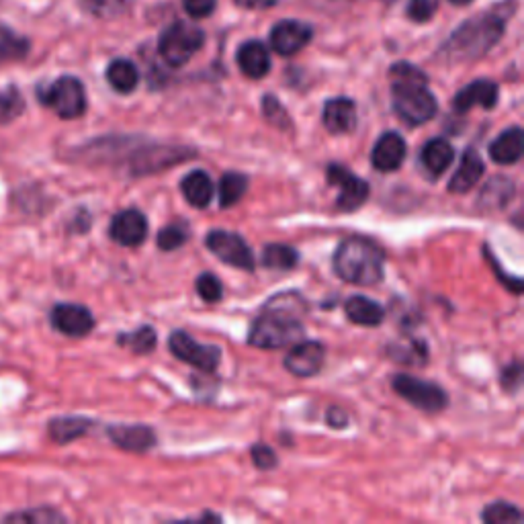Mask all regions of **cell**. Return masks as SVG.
<instances>
[{
	"instance_id": "obj_36",
	"label": "cell",
	"mask_w": 524,
	"mask_h": 524,
	"mask_svg": "<svg viewBox=\"0 0 524 524\" xmlns=\"http://www.w3.org/2000/svg\"><path fill=\"white\" fill-rule=\"evenodd\" d=\"M189 240V230L183 224H170L158 232V248L164 252H172L181 248Z\"/></svg>"
},
{
	"instance_id": "obj_3",
	"label": "cell",
	"mask_w": 524,
	"mask_h": 524,
	"mask_svg": "<svg viewBox=\"0 0 524 524\" xmlns=\"http://www.w3.org/2000/svg\"><path fill=\"white\" fill-rule=\"evenodd\" d=\"M391 105L396 115L412 127L424 125L439 113V103L428 89V78L412 64L391 66Z\"/></svg>"
},
{
	"instance_id": "obj_2",
	"label": "cell",
	"mask_w": 524,
	"mask_h": 524,
	"mask_svg": "<svg viewBox=\"0 0 524 524\" xmlns=\"http://www.w3.org/2000/svg\"><path fill=\"white\" fill-rule=\"evenodd\" d=\"M514 3H504L482 15L467 19L445 43L443 56L451 62H471L484 58L506 31V23L514 13Z\"/></svg>"
},
{
	"instance_id": "obj_47",
	"label": "cell",
	"mask_w": 524,
	"mask_h": 524,
	"mask_svg": "<svg viewBox=\"0 0 524 524\" xmlns=\"http://www.w3.org/2000/svg\"><path fill=\"white\" fill-rule=\"evenodd\" d=\"M451 3H453V5H457V7H465V5L473 3V0H451Z\"/></svg>"
},
{
	"instance_id": "obj_33",
	"label": "cell",
	"mask_w": 524,
	"mask_h": 524,
	"mask_svg": "<svg viewBox=\"0 0 524 524\" xmlns=\"http://www.w3.org/2000/svg\"><path fill=\"white\" fill-rule=\"evenodd\" d=\"M482 520L488 522V524H520L524 520V516L514 504L494 502L484 510Z\"/></svg>"
},
{
	"instance_id": "obj_27",
	"label": "cell",
	"mask_w": 524,
	"mask_h": 524,
	"mask_svg": "<svg viewBox=\"0 0 524 524\" xmlns=\"http://www.w3.org/2000/svg\"><path fill=\"white\" fill-rule=\"evenodd\" d=\"M107 82L113 91H117L119 95H129L138 89L140 84V72L136 68L134 62L129 60H113L107 68Z\"/></svg>"
},
{
	"instance_id": "obj_8",
	"label": "cell",
	"mask_w": 524,
	"mask_h": 524,
	"mask_svg": "<svg viewBox=\"0 0 524 524\" xmlns=\"http://www.w3.org/2000/svg\"><path fill=\"white\" fill-rule=\"evenodd\" d=\"M326 179L332 187L338 189V199H336V209L344 211V213H353L359 207L365 205L367 197H369V183L363 181L361 177L353 170H348L346 166L332 162L326 168Z\"/></svg>"
},
{
	"instance_id": "obj_4",
	"label": "cell",
	"mask_w": 524,
	"mask_h": 524,
	"mask_svg": "<svg viewBox=\"0 0 524 524\" xmlns=\"http://www.w3.org/2000/svg\"><path fill=\"white\" fill-rule=\"evenodd\" d=\"M332 267L334 273L346 283L373 287L383 279L385 252L369 238L351 236L338 244Z\"/></svg>"
},
{
	"instance_id": "obj_16",
	"label": "cell",
	"mask_w": 524,
	"mask_h": 524,
	"mask_svg": "<svg viewBox=\"0 0 524 524\" xmlns=\"http://www.w3.org/2000/svg\"><path fill=\"white\" fill-rule=\"evenodd\" d=\"M498 103V84L492 80H475L455 95L453 107L459 113H467L473 107H482V109H494Z\"/></svg>"
},
{
	"instance_id": "obj_11",
	"label": "cell",
	"mask_w": 524,
	"mask_h": 524,
	"mask_svg": "<svg viewBox=\"0 0 524 524\" xmlns=\"http://www.w3.org/2000/svg\"><path fill=\"white\" fill-rule=\"evenodd\" d=\"M52 326L68 338H84L95 330V316L80 303H58L50 312Z\"/></svg>"
},
{
	"instance_id": "obj_41",
	"label": "cell",
	"mask_w": 524,
	"mask_h": 524,
	"mask_svg": "<svg viewBox=\"0 0 524 524\" xmlns=\"http://www.w3.org/2000/svg\"><path fill=\"white\" fill-rule=\"evenodd\" d=\"M252 461L258 469L267 471V469H273L277 467V453L269 447V445H254L252 447Z\"/></svg>"
},
{
	"instance_id": "obj_21",
	"label": "cell",
	"mask_w": 524,
	"mask_h": 524,
	"mask_svg": "<svg viewBox=\"0 0 524 524\" xmlns=\"http://www.w3.org/2000/svg\"><path fill=\"white\" fill-rule=\"evenodd\" d=\"M484 172H486V164H484L482 156L477 154V150H473V148L465 150V154L461 156L459 168L455 170L453 179L449 183V191L457 193V195L469 193L479 181H482Z\"/></svg>"
},
{
	"instance_id": "obj_9",
	"label": "cell",
	"mask_w": 524,
	"mask_h": 524,
	"mask_svg": "<svg viewBox=\"0 0 524 524\" xmlns=\"http://www.w3.org/2000/svg\"><path fill=\"white\" fill-rule=\"evenodd\" d=\"M168 348L179 361L193 365L203 373H213L217 367H220V359H222L220 348L213 344H201L183 330L170 334Z\"/></svg>"
},
{
	"instance_id": "obj_29",
	"label": "cell",
	"mask_w": 524,
	"mask_h": 524,
	"mask_svg": "<svg viewBox=\"0 0 524 524\" xmlns=\"http://www.w3.org/2000/svg\"><path fill=\"white\" fill-rule=\"evenodd\" d=\"M512 197H514L512 179L496 177L492 183H488L482 197H479V209H486V211L502 209L506 203H510Z\"/></svg>"
},
{
	"instance_id": "obj_37",
	"label": "cell",
	"mask_w": 524,
	"mask_h": 524,
	"mask_svg": "<svg viewBox=\"0 0 524 524\" xmlns=\"http://www.w3.org/2000/svg\"><path fill=\"white\" fill-rule=\"evenodd\" d=\"M7 522H35V524H41V522H64L66 516H62L58 510L54 508H31V510H25V512H17V514H9L5 516Z\"/></svg>"
},
{
	"instance_id": "obj_24",
	"label": "cell",
	"mask_w": 524,
	"mask_h": 524,
	"mask_svg": "<svg viewBox=\"0 0 524 524\" xmlns=\"http://www.w3.org/2000/svg\"><path fill=\"white\" fill-rule=\"evenodd\" d=\"M344 312H346V318L351 320L353 324L369 326V328H375V326L383 324V320H385V310L377 301H373L365 295H353L351 299H346Z\"/></svg>"
},
{
	"instance_id": "obj_42",
	"label": "cell",
	"mask_w": 524,
	"mask_h": 524,
	"mask_svg": "<svg viewBox=\"0 0 524 524\" xmlns=\"http://www.w3.org/2000/svg\"><path fill=\"white\" fill-rule=\"evenodd\" d=\"M217 5V0H183V7L185 11L193 17V19H205L213 13Z\"/></svg>"
},
{
	"instance_id": "obj_23",
	"label": "cell",
	"mask_w": 524,
	"mask_h": 524,
	"mask_svg": "<svg viewBox=\"0 0 524 524\" xmlns=\"http://www.w3.org/2000/svg\"><path fill=\"white\" fill-rule=\"evenodd\" d=\"M524 154V131L514 125L506 131H502V134L490 144V158L496 162V164H516Z\"/></svg>"
},
{
	"instance_id": "obj_25",
	"label": "cell",
	"mask_w": 524,
	"mask_h": 524,
	"mask_svg": "<svg viewBox=\"0 0 524 524\" xmlns=\"http://www.w3.org/2000/svg\"><path fill=\"white\" fill-rule=\"evenodd\" d=\"M91 428H93V420L84 418V416H60V418L50 420L48 434L54 443L70 445L82 439L84 434H89Z\"/></svg>"
},
{
	"instance_id": "obj_34",
	"label": "cell",
	"mask_w": 524,
	"mask_h": 524,
	"mask_svg": "<svg viewBox=\"0 0 524 524\" xmlns=\"http://www.w3.org/2000/svg\"><path fill=\"white\" fill-rule=\"evenodd\" d=\"M23 111H25V101L15 86L0 91V125L15 121Z\"/></svg>"
},
{
	"instance_id": "obj_45",
	"label": "cell",
	"mask_w": 524,
	"mask_h": 524,
	"mask_svg": "<svg viewBox=\"0 0 524 524\" xmlns=\"http://www.w3.org/2000/svg\"><path fill=\"white\" fill-rule=\"evenodd\" d=\"M326 420H328V424H330L332 428H346V424H348V418H346V414H344L340 408L328 410Z\"/></svg>"
},
{
	"instance_id": "obj_18",
	"label": "cell",
	"mask_w": 524,
	"mask_h": 524,
	"mask_svg": "<svg viewBox=\"0 0 524 524\" xmlns=\"http://www.w3.org/2000/svg\"><path fill=\"white\" fill-rule=\"evenodd\" d=\"M113 445L129 453H146L156 445V432L150 426L136 424V426H109L107 430Z\"/></svg>"
},
{
	"instance_id": "obj_10",
	"label": "cell",
	"mask_w": 524,
	"mask_h": 524,
	"mask_svg": "<svg viewBox=\"0 0 524 524\" xmlns=\"http://www.w3.org/2000/svg\"><path fill=\"white\" fill-rule=\"evenodd\" d=\"M205 244L209 252H213L222 262H226V265L236 267L240 271H254V254L242 236L226 230H213L207 234Z\"/></svg>"
},
{
	"instance_id": "obj_15",
	"label": "cell",
	"mask_w": 524,
	"mask_h": 524,
	"mask_svg": "<svg viewBox=\"0 0 524 524\" xmlns=\"http://www.w3.org/2000/svg\"><path fill=\"white\" fill-rule=\"evenodd\" d=\"M408 156L406 140L396 134V131H385V134L375 142L371 152V164L379 172H396L402 168Z\"/></svg>"
},
{
	"instance_id": "obj_44",
	"label": "cell",
	"mask_w": 524,
	"mask_h": 524,
	"mask_svg": "<svg viewBox=\"0 0 524 524\" xmlns=\"http://www.w3.org/2000/svg\"><path fill=\"white\" fill-rule=\"evenodd\" d=\"M502 387L506 391H516L520 387V381H522V365L520 361H514L512 365H508L504 371H502Z\"/></svg>"
},
{
	"instance_id": "obj_31",
	"label": "cell",
	"mask_w": 524,
	"mask_h": 524,
	"mask_svg": "<svg viewBox=\"0 0 524 524\" xmlns=\"http://www.w3.org/2000/svg\"><path fill=\"white\" fill-rule=\"evenodd\" d=\"M246 191H248V177H244L240 172H226L220 181V189H217V193H220V205L224 209L236 205Z\"/></svg>"
},
{
	"instance_id": "obj_12",
	"label": "cell",
	"mask_w": 524,
	"mask_h": 524,
	"mask_svg": "<svg viewBox=\"0 0 524 524\" xmlns=\"http://www.w3.org/2000/svg\"><path fill=\"white\" fill-rule=\"evenodd\" d=\"M326 361V346L318 340L297 342L285 357V369L295 377H314L322 371Z\"/></svg>"
},
{
	"instance_id": "obj_22",
	"label": "cell",
	"mask_w": 524,
	"mask_h": 524,
	"mask_svg": "<svg viewBox=\"0 0 524 524\" xmlns=\"http://www.w3.org/2000/svg\"><path fill=\"white\" fill-rule=\"evenodd\" d=\"M453 160H455V148L443 138H432L422 146L420 164L424 166L430 177H441L443 172L449 170Z\"/></svg>"
},
{
	"instance_id": "obj_39",
	"label": "cell",
	"mask_w": 524,
	"mask_h": 524,
	"mask_svg": "<svg viewBox=\"0 0 524 524\" xmlns=\"http://www.w3.org/2000/svg\"><path fill=\"white\" fill-rule=\"evenodd\" d=\"M195 287H197L199 297H201L203 301H207V303H217V301H220V299L224 297V285H222V281L217 279L213 273H203V275H199Z\"/></svg>"
},
{
	"instance_id": "obj_6",
	"label": "cell",
	"mask_w": 524,
	"mask_h": 524,
	"mask_svg": "<svg viewBox=\"0 0 524 524\" xmlns=\"http://www.w3.org/2000/svg\"><path fill=\"white\" fill-rule=\"evenodd\" d=\"M37 97L60 119H78L86 111V91L76 76H60L50 86L39 89Z\"/></svg>"
},
{
	"instance_id": "obj_46",
	"label": "cell",
	"mask_w": 524,
	"mask_h": 524,
	"mask_svg": "<svg viewBox=\"0 0 524 524\" xmlns=\"http://www.w3.org/2000/svg\"><path fill=\"white\" fill-rule=\"evenodd\" d=\"M279 3V0H236V5L244 9H271Z\"/></svg>"
},
{
	"instance_id": "obj_19",
	"label": "cell",
	"mask_w": 524,
	"mask_h": 524,
	"mask_svg": "<svg viewBox=\"0 0 524 524\" xmlns=\"http://www.w3.org/2000/svg\"><path fill=\"white\" fill-rule=\"evenodd\" d=\"M191 156H195V152L185 150V148H166V146L146 148L138 154V160L134 162V174H138V177H142V174H152L162 168L174 166L179 160H185Z\"/></svg>"
},
{
	"instance_id": "obj_43",
	"label": "cell",
	"mask_w": 524,
	"mask_h": 524,
	"mask_svg": "<svg viewBox=\"0 0 524 524\" xmlns=\"http://www.w3.org/2000/svg\"><path fill=\"white\" fill-rule=\"evenodd\" d=\"M486 256H488V262H490V267L496 271V275L500 277V281L510 289V291H514L516 295H520L522 293V281L518 279V277H512V275H506L502 269H500V265H498V258L490 252V248H486Z\"/></svg>"
},
{
	"instance_id": "obj_32",
	"label": "cell",
	"mask_w": 524,
	"mask_h": 524,
	"mask_svg": "<svg viewBox=\"0 0 524 524\" xmlns=\"http://www.w3.org/2000/svg\"><path fill=\"white\" fill-rule=\"evenodd\" d=\"M29 52V43L11 31H0V62L23 60Z\"/></svg>"
},
{
	"instance_id": "obj_13",
	"label": "cell",
	"mask_w": 524,
	"mask_h": 524,
	"mask_svg": "<svg viewBox=\"0 0 524 524\" xmlns=\"http://www.w3.org/2000/svg\"><path fill=\"white\" fill-rule=\"evenodd\" d=\"M109 236L121 246L134 248L146 242L148 238V220L140 209L119 211L109 226Z\"/></svg>"
},
{
	"instance_id": "obj_17",
	"label": "cell",
	"mask_w": 524,
	"mask_h": 524,
	"mask_svg": "<svg viewBox=\"0 0 524 524\" xmlns=\"http://www.w3.org/2000/svg\"><path fill=\"white\" fill-rule=\"evenodd\" d=\"M322 121H324V127L330 131V134H334V136L351 134V131H355L357 121H359L355 101L346 99V97L330 99V101L324 105Z\"/></svg>"
},
{
	"instance_id": "obj_26",
	"label": "cell",
	"mask_w": 524,
	"mask_h": 524,
	"mask_svg": "<svg viewBox=\"0 0 524 524\" xmlns=\"http://www.w3.org/2000/svg\"><path fill=\"white\" fill-rule=\"evenodd\" d=\"M181 191L189 205L197 209H205L213 201V181L205 170H193L181 183Z\"/></svg>"
},
{
	"instance_id": "obj_1",
	"label": "cell",
	"mask_w": 524,
	"mask_h": 524,
	"mask_svg": "<svg viewBox=\"0 0 524 524\" xmlns=\"http://www.w3.org/2000/svg\"><path fill=\"white\" fill-rule=\"evenodd\" d=\"M305 314H308V303L299 293L289 291L271 297L250 328V346L277 351V348L297 344L305 334L301 322Z\"/></svg>"
},
{
	"instance_id": "obj_7",
	"label": "cell",
	"mask_w": 524,
	"mask_h": 524,
	"mask_svg": "<svg viewBox=\"0 0 524 524\" xmlns=\"http://www.w3.org/2000/svg\"><path fill=\"white\" fill-rule=\"evenodd\" d=\"M391 387L402 400L428 414H439L449 406L447 391L432 381L400 373L391 379Z\"/></svg>"
},
{
	"instance_id": "obj_20",
	"label": "cell",
	"mask_w": 524,
	"mask_h": 524,
	"mask_svg": "<svg viewBox=\"0 0 524 524\" xmlns=\"http://www.w3.org/2000/svg\"><path fill=\"white\" fill-rule=\"evenodd\" d=\"M236 60H238L242 74L252 80L265 78L271 72V54L262 41L252 39V41L242 43Z\"/></svg>"
},
{
	"instance_id": "obj_30",
	"label": "cell",
	"mask_w": 524,
	"mask_h": 524,
	"mask_svg": "<svg viewBox=\"0 0 524 524\" xmlns=\"http://www.w3.org/2000/svg\"><path fill=\"white\" fill-rule=\"evenodd\" d=\"M117 342H119V346L129 348V351L134 353V355H148L156 348L158 336H156V330L152 326H142L136 332L119 334Z\"/></svg>"
},
{
	"instance_id": "obj_28",
	"label": "cell",
	"mask_w": 524,
	"mask_h": 524,
	"mask_svg": "<svg viewBox=\"0 0 524 524\" xmlns=\"http://www.w3.org/2000/svg\"><path fill=\"white\" fill-rule=\"evenodd\" d=\"M262 267L271 271H291L297 267L299 254L287 244H269L262 250Z\"/></svg>"
},
{
	"instance_id": "obj_14",
	"label": "cell",
	"mask_w": 524,
	"mask_h": 524,
	"mask_svg": "<svg viewBox=\"0 0 524 524\" xmlns=\"http://www.w3.org/2000/svg\"><path fill=\"white\" fill-rule=\"evenodd\" d=\"M314 37V29L308 23L301 21H279L271 29V46L279 56H295L299 54Z\"/></svg>"
},
{
	"instance_id": "obj_40",
	"label": "cell",
	"mask_w": 524,
	"mask_h": 524,
	"mask_svg": "<svg viewBox=\"0 0 524 524\" xmlns=\"http://www.w3.org/2000/svg\"><path fill=\"white\" fill-rule=\"evenodd\" d=\"M441 0H410L408 5V17L416 23H424L430 21L432 15L439 9Z\"/></svg>"
},
{
	"instance_id": "obj_38",
	"label": "cell",
	"mask_w": 524,
	"mask_h": 524,
	"mask_svg": "<svg viewBox=\"0 0 524 524\" xmlns=\"http://www.w3.org/2000/svg\"><path fill=\"white\" fill-rule=\"evenodd\" d=\"M262 115L267 117V121L279 129H291L293 123L289 119V113L285 111V107L273 97V95H267L265 99H262Z\"/></svg>"
},
{
	"instance_id": "obj_5",
	"label": "cell",
	"mask_w": 524,
	"mask_h": 524,
	"mask_svg": "<svg viewBox=\"0 0 524 524\" xmlns=\"http://www.w3.org/2000/svg\"><path fill=\"white\" fill-rule=\"evenodd\" d=\"M203 41L205 33L197 25L172 23L160 35L158 52L168 66L181 68L203 48Z\"/></svg>"
},
{
	"instance_id": "obj_35",
	"label": "cell",
	"mask_w": 524,
	"mask_h": 524,
	"mask_svg": "<svg viewBox=\"0 0 524 524\" xmlns=\"http://www.w3.org/2000/svg\"><path fill=\"white\" fill-rule=\"evenodd\" d=\"M80 5L86 13L99 19H113L125 11V0H80Z\"/></svg>"
}]
</instances>
